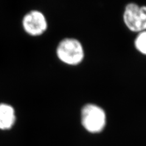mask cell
Returning a JSON list of instances; mask_svg holds the SVG:
<instances>
[{
  "label": "cell",
  "mask_w": 146,
  "mask_h": 146,
  "mask_svg": "<svg viewBox=\"0 0 146 146\" xmlns=\"http://www.w3.org/2000/svg\"><path fill=\"white\" fill-rule=\"evenodd\" d=\"M56 56L58 60L65 65L77 66L84 60V46L77 38H64L57 44Z\"/></svg>",
  "instance_id": "cell-1"
},
{
  "label": "cell",
  "mask_w": 146,
  "mask_h": 146,
  "mask_svg": "<svg viewBox=\"0 0 146 146\" xmlns=\"http://www.w3.org/2000/svg\"><path fill=\"white\" fill-rule=\"evenodd\" d=\"M80 119L82 126L86 131L98 133L106 127L107 115L104 108L98 105L88 103L81 108Z\"/></svg>",
  "instance_id": "cell-2"
},
{
  "label": "cell",
  "mask_w": 146,
  "mask_h": 146,
  "mask_svg": "<svg viewBox=\"0 0 146 146\" xmlns=\"http://www.w3.org/2000/svg\"><path fill=\"white\" fill-rule=\"evenodd\" d=\"M122 19L125 26L131 32L138 34L146 31V6L135 3L127 4Z\"/></svg>",
  "instance_id": "cell-3"
},
{
  "label": "cell",
  "mask_w": 146,
  "mask_h": 146,
  "mask_svg": "<svg viewBox=\"0 0 146 146\" xmlns=\"http://www.w3.org/2000/svg\"><path fill=\"white\" fill-rule=\"evenodd\" d=\"M22 25L26 33L36 36L43 34L48 29V21L43 13L37 10L27 13L23 19Z\"/></svg>",
  "instance_id": "cell-4"
},
{
  "label": "cell",
  "mask_w": 146,
  "mask_h": 146,
  "mask_svg": "<svg viewBox=\"0 0 146 146\" xmlns=\"http://www.w3.org/2000/svg\"><path fill=\"white\" fill-rule=\"evenodd\" d=\"M15 110L7 104H0V129L8 130L15 124Z\"/></svg>",
  "instance_id": "cell-5"
},
{
  "label": "cell",
  "mask_w": 146,
  "mask_h": 146,
  "mask_svg": "<svg viewBox=\"0 0 146 146\" xmlns=\"http://www.w3.org/2000/svg\"><path fill=\"white\" fill-rule=\"evenodd\" d=\"M134 46L137 51L146 56V31L137 34L134 40Z\"/></svg>",
  "instance_id": "cell-6"
}]
</instances>
